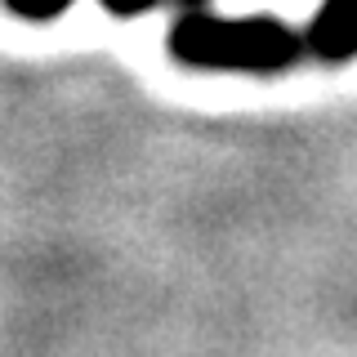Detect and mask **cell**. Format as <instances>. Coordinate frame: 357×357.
<instances>
[{"label": "cell", "mask_w": 357, "mask_h": 357, "mask_svg": "<svg viewBox=\"0 0 357 357\" xmlns=\"http://www.w3.org/2000/svg\"><path fill=\"white\" fill-rule=\"evenodd\" d=\"M98 5H103L112 18H143V14H152L156 5H165V0H98Z\"/></svg>", "instance_id": "4"}, {"label": "cell", "mask_w": 357, "mask_h": 357, "mask_svg": "<svg viewBox=\"0 0 357 357\" xmlns=\"http://www.w3.org/2000/svg\"><path fill=\"white\" fill-rule=\"evenodd\" d=\"M170 59L201 72H250V76H277L304 59L308 40L282 18L250 14V18H223L201 5H188V14L170 27Z\"/></svg>", "instance_id": "1"}, {"label": "cell", "mask_w": 357, "mask_h": 357, "mask_svg": "<svg viewBox=\"0 0 357 357\" xmlns=\"http://www.w3.org/2000/svg\"><path fill=\"white\" fill-rule=\"evenodd\" d=\"M308 54L326 67L357 59V0H321V9L304 27Z\"/></svg>", "instance_id": "2"}, {"label": "cell", "mask_w": 357, "mask_h": 357, "mask_svg": "<svg viewBox=\"0 0 357 357\" xmlns=\"http://www.w3.org/2000/svg\"><path fill=\"white\" fill-rule=\"evenodd\" d=\"M0 5L22 22H54V18H63L76 0H0Z\"/></svg>", "instance_id": "3"}, {"label": "cell", "mask_w": 357, "mask_h": 357, "mask_svg": "<svg viewBox=\"0 0 357 357\" xmlns=\"http://www.w3.org/2000/svg\"><path fill=\"white\" fill-rule=\"evenodd\" d=\"M178 5H206V0H178Z\"/></svg>", "instance_id": "5"}]
</instances>
